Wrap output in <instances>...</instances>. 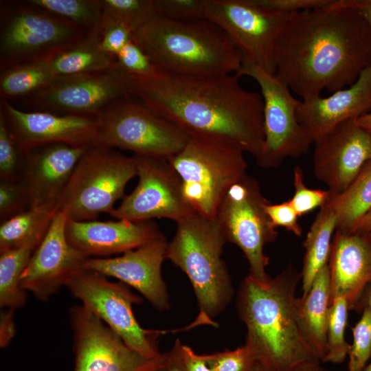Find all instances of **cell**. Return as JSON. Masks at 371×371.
Returning <instances> with one entry per match:
<instances>
[{
	"instance_id": "1",
	"label": "cell",
	"mask_w": 371,
	"mask_h": 371,
	"mask_svg": "<svg viewBox=\"0 0 371 371\" xmlns=\"http://www.w3.org/2000/svg\"><path fill=\"white\" fill-rule=\"evenodd\" d=\"M371 65V30L355 0L291 13L275 49V76L306 99L351 86Z\"/></svg>"
},
{
	"instance_id": "2",
	"label": "cell",
	"mask_w": 371,
	"mask_h": 371,
	"mask_svg": "<svg viewBox=\"0 0 371 371\" xmlns=\"http://www.w3.org/2000/svg\"><path fill=\"white\" fill-rule=\"evenodd\" d=\"M236 74L178 76L159 71L129 77L131 95L192 137L234 146L257 159L265 139L260 93L243 88Z\"/></svg>"
},
{
	"instance_id": "3",
	"label": "cell",
	"mask_w": 371,
	"mask_h": 371,
	"mask_svg": "<svg viewBox=\"0 0 371 371\" xmlns=\"http://www.w3.org/2000/svg\"><path fill=\"white\" fill-rule=\"evenodd\" d=\"M300 281V272L290 265L267 280L248 274L240 284L236 308L247 329L245 345L267 371H289L302 362L319 361L297 323Z\"/></svg>"
},
{
	"instance_id": "4",
	"label": "cell",
	"mask_w": 371,
	"mask_h": 371,
	"mask_svg": "<svg viewBox=\"0 0 371 371\" xmlns=\"http://www.w3.org/2000/svg\"><path fill=\"white\" fill-rule=\"evenodd\" d=\"M133 41L161 72L186 76L236 74L243 56L225 32L207 19L175 21L155 14Z\"/></svg>"
},
{
	"instance_id": "5",
	"label": "cell",
	"mask_w": 371,
	"mask_h": 371,
	"mask_svg": "<svg viewBox=\"0 0 371 371\" xmlns=\"http://www.w3.org/2000/svg\"><path fill=\"white\" fill-rule=\"evenodd\" d=\"M226 240L215 219L195 212L177 223L168 243L166 258L181 269L193 288L199 313L196 325L217 327L214 319L223 313L234 295L232 279L222 259Z\"/></svg>"
},
{
	"instance_id": "6",
	"label": "cell",
	"mask_w": 371,
	"mask_h": 371,
	"mask_svg": "<svg viewBox=\"0 0 371 371\" xmlns=\"http://www.w3.org/2000/svg\"><path fill=\"white\" fill-rule=\"evenodd\" d=\"M168 161L179 176L192 210L209 219L216 218L228 190L247 175L244 152L210 138L190 136Z\"/></svg>"
},
{
	"instance_id": "7",
	"label": "cell",
	"mask_w": 371,
	"mask_h": 371,
	"mask_svg": "<svg viewBox=\"0 0 371 371\" xmlns=\"http://www.w3.org/2000/svg\"><path fill=\"white\" fill-rule=\"evenodd\" d=\"M137 176L135 160L116 149L94 145L78 161L58 203L68 220L95 221L111 214Z\"/></svg>"
},
{
	"instance_id": "8",
	"label": "cell",
	"mask_w": 371,
	"mask_h": 371,
	"mask_svg": "<svg viewBox=\"0 0 371 371\" xmlns=\"http://www.w3.org/2000/svg\"><path fill=\"white\" fill-rule=\"evenodd\" d=\"M96 117L95 145L130 150L133 155L168 159L190 137L132 95L115 101Z\"/></svg>"
},
{
	"instance_id": "9",
	"label": "cell",
	"mask_w": 371,
	"mask_h": 371,
	"mask_svg": "<svg viewBox=\"0 0 371 371\" xmlns=\"http://www.w3.org/2000/svg\"><path fill=\"white\" fill-rule=\"evenodd\" d=\"M85 35L75 24L25 1H1L0 69L44 59Z\"/></svg>"
},
{
	"instance_id": "10",
	"label": "cell",
	"mask_w": 371,
	"mask_h": 371,
	"mask_svg": "<svg viewBox=\"0 0 371 371\" xmlns=\"http://www.w3.org/2000/svg\"><path fill=\"white\" fill-rule=\"evenodd\" d=\"M269 202L258 181L247 174L228 190L215 218L226 242L235 244L244 254L249 275L259 280L270 277L266 271L269 258L265 247L278 236L265 209Z\"/></svg>"
},
{
	"instance_id": "11",
	"label": "cell",
	"mask_w": 371,
	"mask_h": 371,
	"mask_svg": "<svg viewBox=\"0 0 371 371\" xmlns=\"http://www.w3.org/2000/svg\"><path fill=\"white\" fill-rule=\"evenodd\" d=\"M81 304L98 317L131 348L148 357L157 358L159 352L157 341L168 330L142 328L133 311V304L142 302L122 282H112L94 271L81 269L66 284Z\"/></svg>"
},
{
	"instance_id": "12",
	"label": "cell",
	"mask_w": 371,
	"mask_h": 371,
	"mask_svg": "<svg viewBox=\"0 0 371 371\" xmlns=\"http://www.w3.org/2000/svg\"><path fill=\"white\" fill-rule=\"evenodd\" d=\"M236 75L253 78L260 88L265 139L258 164L263 168H276L285 159L298 158L308 152L313 141L297 120L299 100L291 90L275 75L245 59Z\"/></svg>"
},
{
	"instance_id": "13",
	"label": "cell",
	"mask_w": 371,
	"mask_h": 371,
	"mask_svg": "<svg viewBox=\"0 0 371 371\" xmlns=\"http://www.w3.org/2000/svg\"><path fill=\"white\" fill-rule=\"evenodd\" d=\"M205 13L225 32L243 59L275 75L276 42L291 14L254 0H206Z\"/></svg>"
},
{
	"instance_id": "14",
	"label": "cell",
	"mask_w": 371,
	"mask_h": 371,
	"mask_svg": "<svg viewBox=\"0 0 371 371\" xmlns=\"http://www.w3.org/2000/svg\"><path fill=\"white\" fill-rule=\"evenodd\" d=\"M69 322L73 371H157L166 364L168 352L157 358L139 354L81 304L69 308Z\"/></svg>"
},
{
	"instance_id": "15",
	"label": "cell",
	"mask_w": 371,
	"mask_h": 371,
	"mask_svg": "<svg viewBox=\"0 0 371 371\" xmlns=\"http://www.w3.org/2000/svg\"><path fill=\"white\" fill-rule=\"evenodd\" d=\"M131 95L129 76L116 63L104 71L58 77L21 100L32 111L97 116L115 101Z\"/></svg>"
},
{
	"instance_id": "16",
	"label": "cell",
	"mask_w": 371,
	"mask_h": 371,
	"mask_svg": "<svg viewBox=\"0 0 371 371\" xmlns=\"http://www.w3.org/2000/svg\"><path fill=\"white\" fill-rule=\"evenodd\" d=\"M138 183L110 215L131 221L168 218L176 223L194 213L183 192L181 180L168 159L133 155Z\"/></svg>"
},
{
	"instance_id": "17",
	"label": "cell",
	"mask_w": 371,
	"mask_h": 371,
	"mask_svg": "<svg viewBox=\"0 0 371 371\" xmlns=\"http://www.w3.org/2000/svg\"><path fill=\"white\" fill-rule=\"evenodd\" d=\"M0 111L23 153L49 144L74 146L95 145L98 126L96 116L25 111L8 100H1Z\"/></svg>"
},
{
	"instance_id": "18",
	"label": "cell",
	"mask_w": 371,
	"mask_h": 371,
	"mask_svg": "<svg viewBox=\"0 0 371 371\" xmlns=\"http://www.w3.org/2000/svg\"><path fill=\"white\" fill-rule=\"evenodd\" d=\"M168 243L162 234L119 256L87 258L82 269L116 278L140 293L156 310L168 311L170 296L161 275Z\"/></svg>"
},
{
	"instance_id": "19",
	"label": "cell",
	"mask_w": 371,
	"mask_h": 371,
	"mask_svg": "<svg viewBox=\"0 0 371 371\" xmlns=\"http://www.w3.org/2000/svg\"><path fill=\"white\" fill-rule=\"evenodd\" d=\"M66 216L58 211L21 278V287L41 302L48 301L70 278L83 269L86 257L67 238Z\"/></svg>"
},
{
	"instance_id": "20",
	"label": "cell",
	"mask_w": 371,
	"mask_h": 371,
	"mask_svg": "<svg viewBox=\"0 0 371 371\" xmlns=\"http://www.w3.org/2000/svg\"><path fill=\"white\" fill-rule=\"evenodd\" d=\"M316 178L335 194L343 192L371 159V135L350 120L315 144Z\"/></svg>"
},
{
	"instance_id": "21",
	"label": "cell",
	"mask_w": 371,
	"mask_h": 371,
	"mask_svg": "<svg viewBox=\"0 0 371 371\" xmlns=\"http://www.w3.org/2000/svg\"><path fill=\"white\" fill-rule=\"evenodd\" d=\"M91 146L49 144L23 153L21 182L30 208L58 209L60 197L78 161Z\"/></svg>"
},
{
	"instance_id": "22",
	"label": "cell",
	"mask_w": 371,
	"mask_h": 371,
	"mask_svg": "<svg viewBox=\"0 0 371 371\" xmlns=\"http://www.w3.org/2000/svg\"><path fill=\"white\" fill-rule=\"evenodd\" d=\"M371 111V65L351 86L333 93L299 100L297 120L315 144L340 124Z\"/></svg>"
},
{
	"instance_id": "23",
	"label": "cell",
	"mask_w": 371,
	"mask_h": 371,
	"mask_svg": "<svg viewBox=\"0 0 371 371\" xmlns=\"http://www.w3.org/2000/svg\"><path fill=\"white\" fill-rule=\"evenodd\" d=\"M69 244L86 258H109L140 247L162 234L153 221L67 220Z\"/></svg>"
},
{
	"instance_id": "24",
	"label": "cell",
	"mask_w": 371,
	"mask_h": 371,
	"mask_svg": "<svg viewBox=\"0 0 371 371\" xmlns=\"http://www.w3.org/2000/svg\"><path fill=\"white\" fill-rule=\"evenodd\" d=\"M330 302L344 297L350 310H357L371 283V243L365 234L335 231L328 262Z\"/></svg>"
},
{
	"instance_id": "25",
	"label": "cell",
	"mask_w": 371,
	"mask_h": 371,
	"mask_svg": "<svg viewBox=\"0 0 371 371\" xmlns=\"http://www.w3.org/2000/svg\"><path fill=\"white\" fill-rule=\"evenodd\" d=\"M328 264L315 276L308 291L296 297L295 306L302 334L321 362L326 352V326L330 305Z\"/></svg>"
},
{
	"instance_id": "26",
	"label": "cell",
	"mask_w": 371,
	"mask_h": 371,
	"mask_svg": "<svg viewBox=\"0 0 371 371\" xmlns=\"http://www.w3.org/2000/svg\"><path fill=\"white\" fill-rule=\"evenodd\" d=\"M100 41V33L85 34L76 43L54 52L45 58L50 70L58 78L113 67L115 58L102 49Z\"/></svg>"
},
{
	"instance_id": "27",
	"label": "cell",
	"mask_w": 371,
	"mask_h": 371,
	"mask_svg": "<svg viewBox=\"0 0 371 371\" xmlns=\"http://www.w3.org/2000/svg\"><path fill=\"white\" fill-rule=\"evenodd\" d=\"M336 227V215L327 201L320 207L303 243L305 254L300 272L302 294L308 291L318 272L328 264Z\"/></svg>"
},
{
	"instance_id": "28",
	"label": "cell",
	"mask_w": 371,
	"mask_h": 371,
	"mask_svg": "<svg viewBox=\"0 0 371 371\" xmlns=\"http://www.w3.org/2000/svg\"><path fill=\"white\" fill-rule=\"evenodd\" d=\"M328 201L337 217L336 231L351 234L371 210V159L343 192H331Z\"/></svg>"
},
{
	"instance_id": "29",
	"label": "cell",
	"mask_w": 371,
	"mask_h": 371,
	"mask_svg": "<svg viewBox=\"0 0 371 371\" xmlns=\"http://www.w3.org/2000/svg\"><path fill=\"white\" fill-rule=\"evenodd\" d=\"M58 212L28 208L1 222L0 253L27 245L37 248Z\"/></svg>"
},
{
	"instance_id": "30",
	"label": "cell",
	"mask_w": 371,
	"mask_h": 371,
	"mask_svg": "<svg viewBox=\"0 0 371 371\" xmlns=\"http://www.w3.org/2000/svg\"><path fill=\"white\" fill-rule=\"evenodd\" d=\"M56 78L45 58L0 69L1 100L25 98L49 87Z\"/></svg>"
},
{
	"instance_id": "31",
	"label": "cell",
	"mask_w": 371,
	"mask_h": 371,
	"mask_svg": "<svg viewBox=\"0 0 371 371\" xmlns=\"http://www.w3.org/2000/svg\"><path fill=\"white\" fill-rule=\"evenodd\" d=\"M36 249L27 245L0 253L1 308L16 310L25 305L27 292L21 287V278Z\"/></svg>"
},
{
	"instance_id": "32",
	"label": "cell",
	"mask_w": 371,
	"mask_h": 371,
	"mask_svg": "<svg viewBox=\"0 0 371 371\" xmlns=\"http://www.w3.org/2000/svg\"><path fill=\"white\" fill-rule=\"evenodd\" d=\"M30 5L68 21L85 34L100 33L102 12L100 0H27Z\"/></svg>"
},
{
	"instance_id": "33",
	"label": "cell",
	"mask_w": 371,
	"mask_h": 371,
	"mask_svg": "<svg viewBox=\"0 0 371 371\" xmlns=\"http://www.w3.org/2000/svg\"><path fill=\"white\" fill-rule=\"evenodd\" d=\"M348 304L341 297L330 302L326 326V352L322 363H342L348 357L350 344L345 338Z\"/></svg>"
},
{
	"instance_id": "34",
	"label": "cell",
	"mask_w": 371,
	"mask_h": 371,
	"mask_svg": "<svg viewBox=\"0 0 371 371\" xmlns=\"http://www.w3.org/2000/svg\"><path fill=\"white\" fill-rule=\"evenodd\" d=\"M103 23L123 25L134 34L155 14L154 0H100Z\"/></svg>"
},
{
	"instance_id": "35",
	"label": "cell",
	"mask_w": 371,
	"mask_h": 371,
	"mask_svg": "<svg viewBox=\"0 0 371 371\" xmlns=\"http://www.w3.org/2000/svg\"><path fill=\"white\" fill-rule=\"evenodd\" d=\"M353 341L348 352V371H361L371 358V308L364 307L352 328Z\"/></svg>"
},
{
	"instance_id": "36",
	"label": "cell",
	"mask_w": 371,
	"mask_h": 371,
	"mask_svg": "<svg viewBox=\"0 0 371 371\" xmlns=\"http://www.w3.org/2000/svg\"><path fill=\"white\" fill-rule=\"evenodd\" d=\"M23 156L0 111V180L20 181Z\"/></svg>"
},
{
	"instance_id": "37",
	"label": "cell",
	"mask_w": 371,
	"mask_h": 371,
	"mask_svg": "<svg viewBox=\"0 0 371 371\" xmlns=\"http://www.w3.org/2000/svg\"><path fill=\"white\" fill-rule=\"evenodd\" d=\"M294 194L289 200L299 217L323 206L329 199V190L311 189L305 186L302 168L296 166L293 170Z\"/></svg>"
},
{
	"instance_id": "38",
	"label": "cell",
	"mask_w": 371,
	"mask_h": 371,
	"mask_svg": "<svg viewBox=\"0 0 371 371\" xmlns=\"http://www.w3.org/2000/svg\"><path fill=\"white\" fill-rule=\"evenodd\" d=\"M115 60L129 77L150 78L159 72L150 58L133 39L115 56Z\"/></svg>"
},
{
	"instance_id": "39",
	"label": "cell",
	"mask_w": 371,
	"mask_h": 371,
	"mask_svg": "<svg viewBox=\"0 0 371 371\" xmlns=\"http://www.w3.org/2000/svg\"><path fill=\"white\" fill-rule=\"evenodd\" d=\"M206 0H154L157 14L175 21L205 19Z\"/></svg>"
},
{
	"instance_id": "40",
	"label": "cell",
	"mask_w": 371,
	"mask_h": 371,
	"mask_svg": "<svg viewBox=\"0 0 371 371\" xmlns=\"http://www.w3.org/2000/svg\"><path fill=\"white\" fill-rule=\"evenodd\" d=\"M28 208H30L28 194L21 181L0 180L1 222Z\"/></svg>"
},
{
	"instance_id": "41",
	"label": "cell",
	"mask_w": 371,
	"mask_h": 371,
	"mask_svg": "<svg viewBox=\"0 0 371 371\" xmlns=\"http://www.w3.org/2000/svg\"><path fill=\"white\" fill-rule=\"evenodd\" d=\"M203 356L212 371H249L257 363L245 344L232 350Z\"/></svg>"
},
{
	"instance_id": "42",
	"label": "cell",
	"mask_w": 371,
	"mask_h": 371,
	"mask_svg": "<svg viewBox=\"0 0 371 371\" xmlns=\"http://www.w3.org/2000/svg\"><path fill=\"white\" fill-rule=\"evenodd\" d=\"M133 34V32L123 25L103 23L100 31V47L104 52L115 58L132 40Z\"/></svg>"
},
{
	"instance_id": "43",
	"label": "cell",
	"mask_w": 371,
	"mask_h": 371,
	"mask_svg": "<svg viewBox=\"0 0 371 371\" xmlns=\"http://www.w3.org/2000/svg\"><path fill=\"white\" fill-rule=\"evenodd\" d=\"M265 209L273 225L284 227L287 231L300 236L302 229L298 222V215L289 201L280 203H267Z\"/></svg>"
},
{
	"instance_id": "44",
	"label": "cell",
	"mask_w": 371,
	"mask_h": 371,
	"mask_svg": "<svg viewBox=\"0 0 371 371\" xmlns=\"http://www.w3.org/2000/svg\"><path fill=\"white\" fill-rule=\"evenodd\" d=\"M333 0H254L265 8L286 13L322 8L328 5Z\"/></svg>"
},
{
	"instance_id": "45",
	"label": "cell",
	"mask_w": 371,
	"mask_h": 371,
	"mask_svg": "<svg viewBox=\"0 0 371 371\" xmlns=\"http://www.w3.org/2000/svg\"><path fill=\"white\" fill-rule=\"evenodd\" d=\"M14 309L3 308L0 313V347H8L16 334Z\"/></svg>"
},
{
	"instance_id": "46",
	"label": "cell",
	"mask_w": 371,
	"mask_h": 371,
	"mask_svg": "<svg viewBox=\"0 0 371 371\" xmlns=\"http://www.w3.org/2000/svg\"><path fill=\"white\" fill-rule=\"evenodd\" d=\"M180 353L186 371H212L203 355L196 353L190 347L182 343Z\"/></svg>"
},
{
	"instance_id": "47",
	"label": "cell",
	"mask_w": 371,
	"mask_h": 371,
	"mask_svg": "<svg viewBox=\"0 0 371 371\" xmlns=\"http://www.w3.org/2000/svg\"><path fill=\"white\" fill-rule=\"evenodd\" d=\"M181 341L177 339L172 348L168 352L165 371H186L181 357Z\"/></svg>"
},
{
	"instance_id": "48",
	"label": "cell",
	"mask_w": 371,
	"mask_h": 371,
	"mask_svg": "<svg viewBox=\"0 0 371 371\" xmlns=\"http://www.w3.org/2000/svg\"><path fill=\"white\" fill-rule=\"evenodd\" d=\"M289 371H330L325 368L319 361H306L302 362Z\"/></svg>"
},
{
	"instance_id": "49",
	"label": "cell",
	"mask_w": 371,
	"mask_h": 371,
	"mask_svg": "<svg viewBox=\"0 0 371 371\" xmlns=\"http://www.w3.org/2000/svg\"><path fill=\"white\" fill-rule=\"evenodd\" d=\"M355 5L371 30V0H355Z\"/></svg>"
},
{
	"instance_id": "50",
	"label": "cell",
	"mask_w": 371,
	"mask_h": 371,
	"mask_svg": "<svg viewBox=\"0 0 371 371\" xmlns=\"http://www.w3.org/2000/svg\"><path fill=\"white\" fill-rule=\"evenodd\" d=\"M371 232V210L359 221L351 234H366Z\"/></svg>"
},
{
	"instance_id": "51",
	"label": "cell",
	"mask_w": 371,
	"mask_h": 371,
	"mask_svg": "<svg viewBox=\"0 0 371 371\" xmlns=\"http://www.w3.org/2000/svg\"><path fill=\"white\" fill-rule=\"evenodd\" d=\"M354 122L371 135V111L353 120Z\"/></svg>"
},
{
	"instance_id": "52",
	"label": "cell",
	"mask_w": 371,
	"mask_h": 371,
	"mask_svg": "<svg viewBox=\"0 0 371 371\" xmlns=\"http://www.w3.org/2000/svg\"><path fill=\"white\" fill-rule=\"evenodd\" d=\"M366 306L371 308V283L364 291L359 303L357 310L362 311V309Z\"/></svg>"
},
{
	"instance_id": "53",
	"label": "cell",
	"mask_w": 371,
	"mask_h": 371,
	"mask_svg": "<svg viewBox=\"0 0 371 371\" xmlns=\"http://www.w3.org/2000/svg\"><path fill=\"white\" fill-rule=\"evenodd\" d=\"M249 371H267V370L258 363H256Z\"/></svg>"
},
{
	"instance_id": "54",
	"label": "cell",
	"mask_w": 371,
	"mask_h": 371,
	"mask_svg": "<svg viewBox=\"0 0 371 371\" xmlns=\"http://www.w3.org/2000/svg\"><path fill=\"white\" fill-rule=\"evenodd\" d=\"M361 371H371V363H368Z\"/></svg>"
},
{
	"instance_id": "55",
	"label": "cell",
	"mask_w": 371,
	"mask_h": 371,
	"mask_svg": "<svg viewBox=\"0 0 371 371\" xmlns=\"http://www.w3.org/2000/svg\"><path fill=\"white\" fill-rule=\"evenodd\" d=\"M365 235L367 236V237L368 238V239H369V240H370V242L371 243V232L368 233V234H366Z\"/></svg>"
},
{
	"instance_id": "56",
	"label": "cell",
	"mask_w": 371,
	"mask_h": 371,
	"mask_svg": "<svg viewBox=\"0 0 371 371\" xmlns=\"http://www.w3.org/2000/svg\"><path fill=\"white\" fill-rule=\"evenodd\" d=\"M157 371H165V367L163 368H161V369H159V370H157Z\"/></svg>"
}]
</instances>
